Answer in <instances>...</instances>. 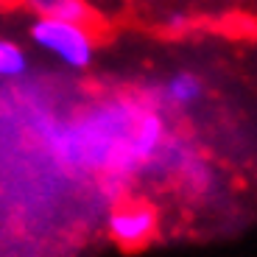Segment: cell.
I'll return each mask as SVG.
<instances>
[{"label": "cell", "instance_id": "obj_5", "mask_svg": "<svg viewBox=\"0 0 257 257\" xmlns=\"http://www.w3.org/2000/svg\"><path fill=\"white\" fill-rule=\"evenodd\" d=\"M26 70H28L26 51L12 39H0V78H17Z\"/></svg>", "mask_w": 257, "mask_h": 257}, {"label": "cell", "instance_id": "obj_2", "mask_svg": "<svg viewBox=\"0 0 257 257\" xmlns=\"http://www.w3.org/2000/svg\"><path fill=\"white\" fill-rule=\"evenodd\" d=\"M154 229H157V215H154V210L148 204H143V201L126 204V207H120V210H115L109 215L112 238L123 246H132V249L146 243V240L154 235Z\"/></svg>", "mask_w": 257, "mask_h": 257}, {"label": "cell", "instance_id": "obj_3", "mask_svg": "<svg viewBox=\"0 0 257 257\" xmlns=\"http://www.w3.org/2000/svg\"><path fill=\"white\" fill-rule=\"evenodd\" d=\"M26 6L37 12L39 17L51 20H70V23H84L90 17V9L84 0H26Z\"/></svg>", "mask_w": 257, "mask_h": 257}, {"label": "cell", "instance_id": "obj_1", "mask_svg": "<svg viewBox=\"0 0 257 257\" xmlns=\"http://www.w3.org/2000/svg\"><path fill=\"white\" fill-rule=\"evenodd\" d=\"M31 39L73 70L87 67L95 51L90 31H84V23H70V20L39 17L31 26Z\"/></svg>", "mask_w": 257, "mask_h": 257}, {"label": "cell", "instance_id": "obj_4", "mask_svg": "<svg viewBox=\"0 0 257 257\" xmlns=\"http://www.w3.org/2000/svg\"><path fill=\"white\" fill-rule=\"evenodd\" d=\"M162 95H165V101L171 106H190L201 95V81L193 73H179V76H174L165 84Z\"/></svg>", "mask_w": 257, "mask_h": 257}]
</instances>
